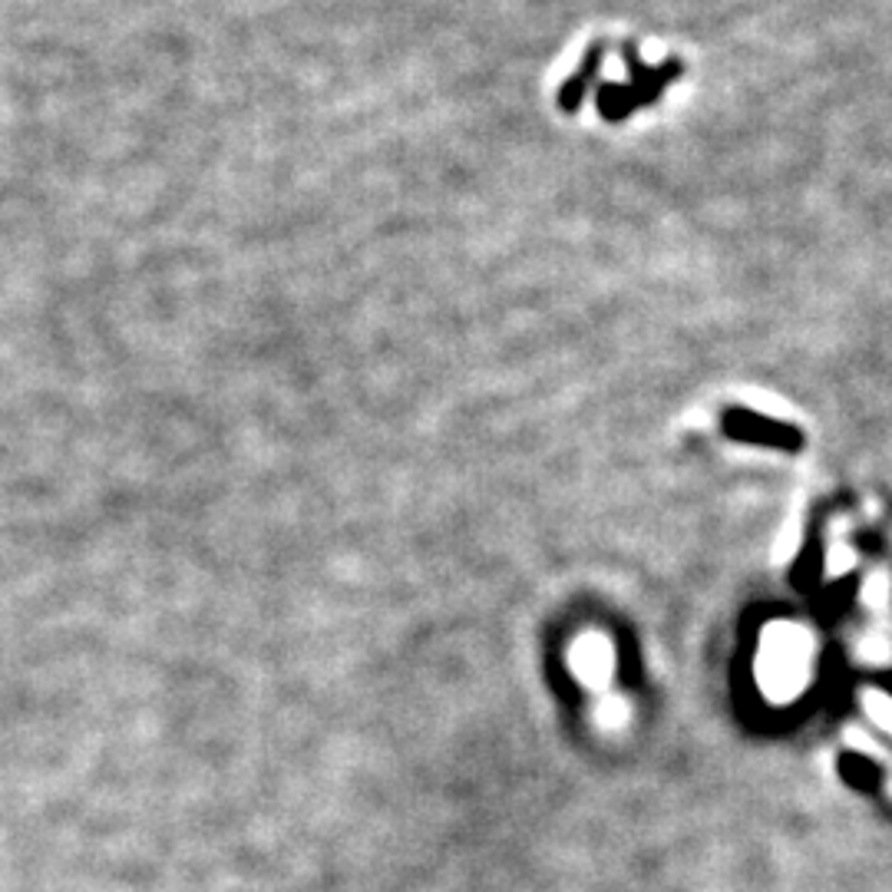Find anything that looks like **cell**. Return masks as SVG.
<instances>
[{"label": "cell", "instance_id": "1", "mask_svg": "<svg viewBox=\"0 0 892 892\" xmlns=\"http://www.w3.org/2000/svg\"><path fill=\"white\" fill-rule=\"evenodd\" d=\"M612 668V652L602 638H585L576 648V671L589 681V685H602L609 678Z\"/></svg>", "mask_w": 892, "mask_h": 892}, {"label": "cell", "instance_id": "3", "mask_svg": "<svg viewBox=\"0 0 892 892\" xmlns=\"http://www.w3.org/2000/svg\"><path fill=\"white\" fill-rule=\"evenodd\" d=\"M867 711H870V718H873L883 731H890L892 734V698L870 691V695H867Z\"/></svg>", "mask_w": 892, "mask_h": 892}, {"label": "cell", "instance_id": "2", "mask_svg": "<svg viewBox=\"0 0 892 892\" xmlns=\"http://www.w3.org/2000/svg\"><path fill=\"white\" fill-rule=\"evenodd\" d=\"M602 53H605V46L602 43H595L592 50H589V56H585V63H582V69L562 86V96H559V103H562V109H579V103H582V93H585V83L599 73V66H602Z\"/></svg>", "mask_w": 892, "mask_h": 892}]
</instances>
